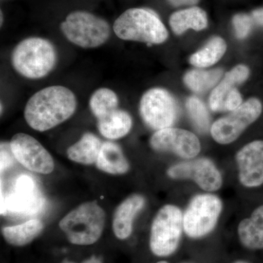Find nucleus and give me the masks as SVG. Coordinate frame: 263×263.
Returning a JSON list of instances; mask_svg holds the SVG:
<instances>
[{
	"label": "nucleus",
	"instance_id": "a211bd4d",
	"mask_svg": "<svg viewBox=\"0 0 263 263\" xmlns=\"http://www.w3.org/2000/svg\"><path fill=\"white\" fill-rule=\"evenodd\" d=\"M133 126V119L125 110L117 109L98 119L100 134L109 140H117L127 136Z\"/></svg>",
	"mask_w": 263,
	"mask_h": 263
},
{
	"label": "nucleus",
	"instance_id": "b1692460",
	"mask_svg": "<svg viewBox=\"0 0 263 263\" xmlns=\"http://www.w3.org/2000/svg\"><path fill=\"white\" fill-rule=\"evenodd\" d=\"M119 98L115 91L108 88H100L91 95L89 107L97 119H101L118 109Z\"/></svg>",
	"mask_w": 263,
	"mask_h": 263
},
{
	"label": "nucleus",
	"instance_id": "9d476101",
	"mask_svg": "<svg viewBox=\"0 0 263 263\" xmlns=\"http://www.w3.org/2000/svg\"><path fill=\"white\" fill-rule=\"evenodd\" d=\"M13 157L19 163L33 172L50 174L54 162L49 152L35 138L25 133H17L10 142Z\"/></svg>",
	"mask_w": 263,
	"mask_h": 263
},
{
	"label": "nucleus",
	"instance_id": "4468645a",
	"mask_svg": "<svg viewBox=\"0 0 263 263\" xmlns=\"http://www.w3.org/2000/svg\"><path fill=\"white\" fill-rule=\"evenodd\" d=\"M240 182L246 187L263 184V141H254L238 151L235 157Z\"/></svg>",
	"mask_w": 263,
	"mask_h": 263
},
{
	"label": "nucleus",
	"instance_id": "f03ea898",
	"mask_svg": "<svg viewBox=\"0 0 263 263\" xmlns=\"http://www.w3.org/2000/svg\"><path fill=\"white\" fill-rule=\"evenodd\" d=\"M11 62L13 68L21 76L34 80L43 79L56 66V48L45 38H26L13 49Z\"/></svg>",
	"mask_w": 263,
	"mask_h": 263
},
{
	"label": "nucleus",
	"instance_id": "39448f33",
	"mask_svg": "<svg viewBox=\"0 0 263 263\" xmlns=\"http://www.w3.org/2000/svg\"><path fill=\"white\" fill-rule=\"evenodd\" d=\"M60 28L70 42L83 48L100 47L110 35V25L105 19L81 10L67 15Z\"/></svg>",
	"mask_w": 263,
	"mask_h": 263
},
{
	"label": "nucleus",
	"instance_id": "ddd939ff",
	"mask_svg": "<svg viewBox=\"0 0 263 263\" xmlns=\"http://www.w3.org/2000/svg\"><path fill=\"white\" fill-rule=\"evenodd\" d=\"M249 73L247 66L240 65L226 74L211 94L209 104L213 111H233L241 105V95L235 86L247 81Z\"/></svg>",
	"mask_w": 263,
	"mask_h": 263
},
{
	"label": "nucleus",
	"instance_id": "f3484780",
	"mask_svg": "<svg viewBox=\"0 0 263 263\" xmlns=\"http://www.w3.org/2000/svg\"><path fill=\"white\" fill-rule=\"evenodd\" d=\"M96 165L100 171L113 175L126 174L129 169L122 148L111 141L103 143Z\"/></svg>",
	"mask_w": 263,
	"mask_h": 263
},
{
	"label": "nucleus",
	"instance_id": "2eb2a0df",
	"mask_svg": "<svg viewBox=\"0 0 263 263\" xmlns=\"http://www.w3.org/2000/svg\"><path fill=\"white\" fill-rule=\"evenodd\" d=\"M146 203L141 195L134 194L128 197L117 208L113 218L114 234L119 239L124 240L132 234L133 221Z\"/></svg>",
	"mask_w": 263,
	"mask_h": 263
},
{
	"label": "nucleus",
	"instance_id": "4be33fe9",
	"mask_svg": "<svg viewBox=\"0 0 263 263\" xmlns=\"http://www.w3.org/2000/svg\"><path fill=\"white\" fill-rule=\"evenodd\" d=\"M226 50V43L222 38L213 37L202 49L192 55L190 63L197 67H210L221 60Z\"/></svg>",
	"mask_w": 263,
	"mask_h": 263
},
{
	"label": "nucleus",
	"instance_id": "6e6552de",
	"mask_svg": "<svg viewBox=\"0 0 263 263\" xmlns=\"http://www.w3.org/2000/svg\"><path fill=\"white\" fill-rule=\"evenodd\" d=\"M262 111V103L258 99H249L228 116L218 119L212 124L211 133L213 138L220 144H229L255 122Z\"/></svg>",
	"mask_w": 263,
	"mask_h": 263
},
{
	"label": "nucleus",
	"instance_id": "1a4fd4ad",
	"mask_svg": "<svg viewBox=\"0 0 263 263\" xmlns=\"http://www.w3.org/2000/svg\"><path fill=\"white\" fill-rule=\"evenodd\" d=\"M140 114L148 127L155 130L171 127L177 118L176 100L167 90L154 88L143 95Z\"/></svg>",
	"mask_w": 263,
	"mask_h": 263
},
{
	"label": "nucleus",
	"instance_id": "0eeeda50",
	"mask_svg": "<svg viewBox=\"0 0 263 263\" xmlns=\"http://www.w3.org/2000/svg\"><path fill=\"white\" fill-rule=\"evenodd\" d=\"M222 202L212 194L194 197L183 215V230L189 237L200 238L211 233L219 220Z\"/></svg>",
	"mask_w": 263,
	"mask_h": 263
},
{
	"label": "nucleus",
	"instance_id": "dca6fc26",
	"mask_svg": "<svg viewBox=\"0 0 263 263\" xmlns=\"http://www.w3.org/2000/svg\"><path fill=\"white\" fill-rule=\"evenodd\" d=\"M238 236L246 248L257 250L263 249V205L256 209L250 218L240 221Z\"/></svg>",
	"mask_w": 263,
	"mask_h": 263
},
{
	"label": "nucleus",
	"instance_id": "9b49d317",
	"mask_svg": "<svg viewBox=\"0 0 263 263\" xmlns=\"http://www.w3.org/2000/svg\"><path fill=\"white\" fill-rule=\"evenodd\" d=\"M167 175L174 179H191L206 192H215L222 185V176L212 160L207 158L186 161L171 166Z\"/></svg>",
	"mask_w": 263,
	"mask_h": 263
},
{
	"label": "nucleus",
	"instance_id": "412c9836",
	"mask_svg": "<svg viewBox=\"0 0 263 263\" xmlns=\"http://www.w3.org/2000/svg\"><path fill=\"white\" fill-rule=\"evenodd\" d=\"M44 228L39 219H31L18 226L6 227L3 229L5 240L15 247H23L31 243L42 233Z\"/></svg>",
	"mask_w": 263,
	"mask_h": 263
},
{
	"label": "nucleus",
	"instance_id": "6ab92c4d",
	"mask_svg": "<svg viewBox=\"0 0 263 263\" xmlns=\"http://www.w3.org/2000/svg\"><path fill=\"white\" fill-rule=\"evenodd\" d=\"M102 146L103 143L98 136L86 133L67 149V157L77 163L90 165L96 163Z\"/></svg>",
	"mask_w": 263,
	"mask_h": 263
},
{
	"label": "nucleus",
	"instance_id": "a878e982",
	"mask_svg": "<svg viewBox=\"0 0 263 263\" xmlns=\"http://www.w3.org/2000/svg\"><path fill=\"white\" fill-rule=\"evenodd\" d=\"M253 22L250 15L245 13L235 15L233 18V24L236 37L239 39L247 37L252 31Z\"/></svg>",
	"mask_w": 263,
	"mask_h": 263
},
{
	"label": "nucleus",
	"instance_id": "aec40b11",
	"mask_svg": "<svg viewBox=\"0 0 263 263\" xmlns=\"http://www.w3.org/2000/svg\"><path fill=\"white\" fill-rule=\"evenodd\" d=\"M170 25L176 34H181L189 29L200 31L208 26L206 13L198 7L179 10L171 15Z\"/></svg>",
	"mask_w": 263,
	"mask_h": 263
},
{
	"label": "nucleus",
	"instance_id": "423d86ee",
	"mask_svg": "<svg viewBox=\"0 0 263 263\" xmlns=\"http://www.w3.org/2000/svg\"><path fill=\"white\" fill-rule=\"evenodd\" d=\"M183 230V216L176 205H165L157 212L152 222L150 248L158 257H167L179 247Z\"/></svg>",
	"mask_w": 263,
	"mask_h": 263
},
{
	"label": "nucleus",
	"instance_id": "c85d7f7f",
	"mask_svg": "<svg viewBox=\"0 0 263 263\" xmlns=\"http://www.w3.org/2000/svg\"><path fill=\"white\" fill-rule=\"evenodd\" d=\"M61 263H76V262H71V261H69V260H64L63 262H62ZM81 263H102V262L100 259L98 258V257H95V256H93V257H90L89 259H86V260H85V261H84V262H82Z\"/></svg>",
	"mask_w": 263,
	"mask_h": 263
},
{
	"label": "nucleus",
	"instance_id": "c756f323",
	"mask_svg": "<svg viewBox=\"0 0 263 263\" xmlns=\"http://www.w3.org/2000/svg\"><path fill=\"white\" fill-rule=\"evenodd\" d=\"M234 263H249V262H247V261L239 260V261H237V262H235Z\"/></svg>",
	"mask_w": 263,
	"mask_h": 263
},
{
	"label": "nucleus",
	"instance_id": "20e7f679",
	"mask_svg": "<svg viewBox=\"0 0 263 263\" xmlns=\"http://www.w3.org/2000/svg\"><path fill=\"white\" fill-rule=\"evenodd\" d=\"M105 219V211L98 202H86L64 216L60 221V228L71 243L91 245L103 234Z\"/></svg>",
	"mask_w": 263,
	"mask_h": 263
},
{
	"label": "nucleus",
	"instance_id": "cd10ccee",
	"mask_svg": "<svg viewBox=\"0 0 263 263\" xmlns=\"http://www.w3.org/2000/svg\"><path fill=\"white\" fill-rule=\"evenodd\" d=\"M173 6L180 7L184 5H194L199 3L200 0H167Z\"/></svg>",
	"mask_w": 263,
	"mask_h": 263
},
{
	"label": "nucleus",
	"instance_id": "f8f14e48",
	"mask_svg": "<svg viewBox=\"0 0 263 263\" xmlns=\"http://www.w3.org/2000/svg\"><path fill=\"white\" fill-rule=\"evenodd\" d=\"M150 146L157 152H172L183 159H192L200 152L198 138L191 132L178 128L157 130L150 139Z\"/></svg>",
	"mask_w": 263,
	"mask_h": 263
},
{
	"label": "nucleus",
	"instance_id": "7c9ffc66",
	"mask_svg": "<svg viewBox=\"0 0 263 263\" xmlns=\"http://www.w3.org/2000/svg\"><path fill=\"white\" fill-rule=\"evenodd\" d=\"M3 24V13L1 12V24Z\"/></svg>",
	"mask_w": 263,
	"mask_h": 263
},
{
	"label": "nucleus",
	"instance_id": "473e14b6",
	"mask_svg": "<svg viewBox=\"0 0 263 263\" xmlns=\"http://www.w3.org/2000/svg\"><path fill=\"white\" fill-rule=\"evenodd\" d=\"M183 263H189V262H183Z\"/></svg>",
	"mask_w": 263,
	"mask_h": 263
},
{
	"label": "nucleus",
	"instance_id": "7ed1b4c3",
	"mask_svg": "<svg viewBox=\"0 0 263 263\" xmlns=\"http://www.w3.org/2000/svg\"><path fill=\"white\" fill-rule=\"evenodd\" d=\"M114 30L124 41L148 44H161L168 37L167 29L158 15L144 8L126 10L114 22Z\"/></svg>",
	"mask_w": 263,
	"mask_h": 263
},
{
	"label": "nucleus",
	"instance_id": "f257e3e1",
	"mask_svg": "<svg viewBox=\"0 0 263 263\" xmlns=\"http://www.w3.org/2000/svg\"><path fill=\"white\" fill-rule=\"evenodd\" d=\"M76 108L77 99L70 89L48 86L29 99L24 108V119L34 130L47 131L70 119Z\"/></svg>",
	"mask_w": 263,
	"mask_h": 263
},
{
	"label": "nucleus",
	"instance_id": "bb28decb",
	"mask_svg": "<svg viewBox=\"0 0 263 263\" xmlns=\"http://www.w3.org/2000/svg\"><path fill=\"white\" fill-rule=\"evenodd\" d=\"M252 18L256 24L263 27V8H258L253 10Z\"/></svg>",
	"mask_w": 263,
	"mask_h": 263
},
{
	"label": "nucleus",
	"instance_id": "5701e85b",
	"mask_svg": "<svg viewBox=\"0 0 263 263\" xmlns=\"http://www.w3.org/2000/svg\"><path fill=\"white\" fill-rule=\"evenodd\" d=\"M223 70L216 69L212 70H193L184 76L185 84L197 93H202L212 89L220 80Z\"/></svg>",
	"mask_w": 263,
	"mask_h": 263
},
{
	"label": "nucleus",
	"instance_id": "393cba45",
	"mask_svg": "<svg viewBox=\"0 0 263 263\" xmlns=\"http://www.w3.org/2000/svg\"><path fill=\"white\" fill-rule=\"evenodd\" d=\"M186 108L194 125L200 133H205L210 127V117L206 107L200 99L191 97L186 101Z\"/></svg>",
	"mask_w": 263,
	"mask_h": 263
},
{
	"label": "nucleus",
	"instance_id": "2f4dec72",
	"mask_svg": "<svg viewBox=\"0 0 263 263\" xmlns=\"http://www.w3.org/2000/svg\"><path fill=\"white\" fill-rule=\"evenodd\" d=\"M157 263H168V262H166V261H160V262H158Z\"/></svg>",
	"mask_w": 263,
	"mask_h": 263
}]
</instances>
